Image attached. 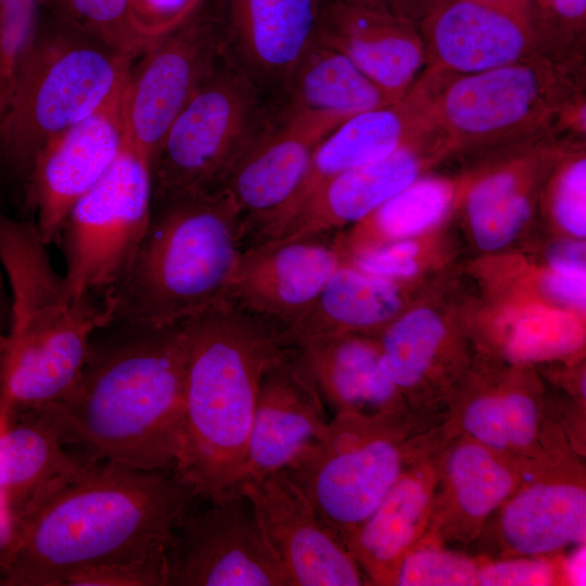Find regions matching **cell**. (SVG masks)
Listing matches in <instances>:
<instances>
[{
    "label": "cell",
    "instance_id": "cell-43",
    "mask_svg": "<svg viewBox=\"0 0 586 586\" xmlns=\"http://www.w3.org/2000/svg\"><path fill=\"white\" fill-rule=\"evenodd\" d=\"M542 291L553 301L579 311L586 305V272L548 270L539 282Z\"/></svg>",
    "mask_w": 586,
    "mask_h": 586
},
{
    "label": "cell",
    "instance_id": "cell-19",
    "mask_svg": "<svg viewBox=\"0 0 586 586\" xmlns=\"http://www.w3.org/2000/svg\"><path fill=\"white\" fill-rule=\"evenodd\" d=\"M450 154L447 138L436 125L388 156L321 183L275 239L326 235L352 226Z\"/></svg>",
    "mask_w": 586,
    "mask_h": 586
},
{
    "label": "cell",
    "instance_id": "cell-7",
    "mask_svg": "<svg viewBox=\"0 0 586 586\" xmlns=\"http://www.w3.org/2000/svg\"><path fill=\"white\" fill-rule=\"evenodd\" d=\"M585 91V54L537 52L467 75H443L435 117L451 154L517 146L553 136L561 106Z\"/></svg>",
    "mask_w": 586,
    "mask_h": 586
},
{
    "label": "cell",
    "instance_id": "cell-42",
    "mask_svg": "<svg viewBox=\"0 0 586 586\" xmlns=\"http://www.w3.org/2000/svg\"><path fill=\"white\" fill-rule=\"evenodd\" d=\"M137 23L151 37L158 38L173 30L207 0H130Z\"/></svg>",
    "mask_w": 586,
    "mask_h": 586
},
{
    "label": "cell",
    "instance_id": "cell-6",
    "mask_svg": "<svg viewBox=\"0 0 586 586\" xmlns=\"http://www.w3.org/2000/svg\"><path fill=\"white\" fill-rule=\"evenodd\" d=\"M133 60L53 20L41 24L0 130V174L21 200L43 148L122 89Z\"/></svg>",
    "mask_w": 586,
    "mask_h": 586
},
{
    "label": "cell",
    "instance_id": "cell-32",
    "mask_svg": "<svg viewBox=\"0 0 586 586\" xmlns=\"http://www.w3.org/2000/svg\"><path fill=\"white\" fill-rule=\"evenodd\" d=\"M446 477L457 509L470 521L485 519L511 496L515 485L512 472L477 442L451 450Z\"/></svg>",
    "mask_w": 586,
    "mask_h": 586
},
{
    "label": "cell",
    "instance_id": "cell-15",
    "mask_svg": "<svg viewBox=\"0 0 586 586\" xmlns=\"http://www.w3.org/2000/svg\"><path fill=\"white\" fill-rule=\"evenodd\" d=\"M418 27L425 68L443 75L477 73L542 52L530 0H436Z\"/></svg>",
    "mask_w": 586,
    "mask_h": 586
},
{
    "label": "cell",
    "instance_id": "cell-26",
    "mask_svg": "<svg viewBox=\"0 0 586 586\" xmlns=\"http://www.w3.org/2000/svg\"><path fill=\"white\" fill-rule=\"evenodd\" d=\"M431 499L429 477L403 471L374 511L347 537L344 546L369 582L388 584L422 531Z\"/></svg>",
    "mask_w": 586,
    "mask_h": 586
},
{
    "label": "cell",
    "instance_id": "cell-11",
    "mask_svg": "<svg viewBox=\"0 0 586 586\" xmlns=\"http://www.w3.org/2000/svg\"><path fill=\"white\" fill-rule=\"evenodd\" d=\"M222 56L211 0L132 62L125 93L130 141L149 164L169 126Z\"/></svg>",
    "mask_w": 586,
    "mask_h": 586
},
{
    "label": "cell",
    "instance_id": "cell-24",
    "mask_svg": "<svg viewBox=\"0 0 586 586\" xmlns=\"http://www.w3.org/2000/svg\"><path fill=\"white\" fill-rule=\"evenodd\" d=\"M293 347L295 362L336 415L400 413L402 393L382 371L372 334L324 335L300 341Z\"/></svg>",
    "mask_w": 586,
    "mask_h": 586
},
{
    "label": "cell",
    "instance_id": "cell-29",
    "mask_svg": "<svg viewBox=\"0 0 586 586\" xmlns=\"http://www.w3.org/2000/svg\"><path fill=\"white\" fill-rule=\"evenodd\" d=\"M64 446L50 422L35 411L0 432V492L16 518L35 497L88 461Z\"/></svg>",
    "mask_w": 586,
    "mask_h": 586
},
{
    "label": "cell",
    "instance_id": "cell-40",
    "mask_svg": "<svg viewBox=\"0 0 586 586\" xmlns=\"http://www.w3.org/2000/svg\"><path fill=\"white\" fill-rule=\"evenodd\" d=\"M167 557L142 559L85 572L71 586H166Z\"/></svg>",
    "mask_w": 586,
    "mask_h": 586
},
{
    "label": "cell",
    "instance_id": "cell-44",
    "mask_svg": "<svg viewBox=\"0 0 586 586\" xmlns=\"http://www.w3.org/2000/svg\"><path fill=\"white\" fill-rule=\"evenodd\" d=\"M419 24L436 0H343Z\"/></svg>",
    "mask_w": 586,
    "mask_h": 586
},
{
    "label": "cell",
    "instance_id": "cell-9",
    "mask_svg": "<svg viewBox=\"0 0 586 586\" xmlns=\"http://www.w3.org/2000/svg\"><path fill=\"white\" fill-rule=\"evenodd\" d=\"M400 413H337L323 440L284 470L343 545L404 471Z\"/></svg>",
    "mask_w": 586,
    "mask_h": 586
},
{
    "label": "cell",
    "instance_id": "cell-30",
    "mask_svg": "<svg viewBox=\"0 0 586 586\" xmlns=\"http://www.w3.org/2000/svg\"><path fill=\"white\" fill-rule=\"evenodd\" d=\"M476 175L460 179L419 177L334 239L343 262L434 227L463 200Z\"/></svg>",
    "mask_w": 586,
    "mask_h": 586
},
{
    "label": "cell",
    "instance_id": "cell-1",
    "mask_svg": "<svg viewBox=\"0 0 586 586\" xmlns=\"http://www.w3.org/2000/svg\"><path fill=\"white\" fill-rule=\"evenodd\" d=\"M193 498L174 470L87 461L18 514L0 586L67 585L98 568L167 557Z\"/></svg>",
    "mask_w": 586,
    "mask_h": 586
},
{
    "label": "cell",
    "instance_id": "cell-34",
    "mask_svg": "<svg viewBox=\"0 0 586 586\" xmlns=\"http://www.w3.org/2000/svg\"><path fill=\"white\" fill-rule=\"evenodd\" d=\"M462 426L491 450L523 449L537 437L539 411L533 398L521 392L483 395L464 409Z\"/></svg>",
    "mask_w": 586,
    "mask_h": 586
},
{
    "label": "cell",
    "instance_id": "cell-3",
    "mask_svg": "<svg viewBox=\"0 0 586 586\" xmlns=\"http://www.w3.org/2000/svg\"><path fill=\"white\" fill-rule=\"evenodd\" d=\"M181 449L174 472L194 497L238 493L263 375L288 354L282 333L227 300L186 320Z\"/></svg>",
    "mask_w": 586,
    "mask_h": 586
},
{
    "label": "cell",
    "instance_id": "cell-13",
    "mask_svg": "<svg viewBox=\"0 0 586 586\" xmlns=\"http://www.w3.org/2000/svg\"><path fill=\"white\" fill-rule=\"evenodd\" d=\"M347 119L332 113L275 112L219 189L240 213L246 246L276 237L316 149Z\"/></svg>",
    "mask_w": 586,
    "mask_h": 586
},
{
    "label": "cell",
    "instance_id": "cell-25",
    "mask_svg": "<svg viewBox=\"0 0 586 586\" xmlns=\"http://www.w3.org/2000/svg\"><path fill=\"white\" fill-rule=\"evenodd\" d=\"M399 284L398 280L371 275L343 262L284 339L293 346L324 335L374 334L403 313L405 298Z\"/></svg>",
    "mask_w": 586,
    "mask_h": 586
},
{
    "label": "cell",
    "instance_id": "cell-35",
    "mask_svg": "<svg viewBox=\"0 0 586 586\" xmlns=\"http://www.w3.org/2000/svg\"><path fill=\"white\" fill-rule=\"evenodd\" d=\"M583 341L584 328L572 313L533 306L515 321L507 352L518 361L543 360L573 353Z\"/></svg>",
    "mask_w": 586,
    "mask_h": 586
},
{
    "label": "cell",
    "instance_id": "cell-22",
    "mask_svg": "<svg viewBox=\"0 0 586 586\" xmlns=\"http://www.w3.org/2000/svg\"><path fill=\"white\" fill-rule=\"evenodd\" d=\"M316 41L346 55L396 101L426 64L417 24L343 0L324 9Z\"/></svg>",
    "mask_w": 586,
    "mask_h": 586
},
{
    "label": "cell",
    "instance_id": "cell-21",
    "mask_svg": "<svg viewBox=\"0 0 586 586\" xmlns=\"http://www.w3.org/2000/svg\"><path fill=\"white\" fill-rule=\"evenodd\" d=\"M293 349L263 375L240 484L290 469L327 433L323 400L295 362Z\"/></svg>",
    "mask_w": 586,
    "mask_h": 586
},
{
    "label": "cell",
    "instance_id": "cell-5",
    "mask_svg": "<svg viewBox=\"0 0 586 586\" xmlns=\"http://www.w3.org/2000/svg\"><path fill=\"white\" fill-rule=\"evenodd\" d=\"M246 247L240 213L222 190L152 202L135 256L104 298L109 320L176 323L227 300Z\"/></svg>",
    "mask_w": 586,
    "mask_h": 586
},
{
    "label": "cell",
    "instance_id": "cell-20",
    "mask_svg": "<svg viewBox=\"0 0 586 586\" xmlns=\"http://www.w3.org/2000/svg\"><path fill=\"white\" fill-rule=\"evenodd\" d=\"M442 77L424 68L402 99L359 113L334 129L316 149L276 237L321 183L352 168L384 158L435 127V97Z\"/></svg>",
    "mask_w": 586,
    "mask_h": 586
},
{
    "label": "cell",
    "instance_id": "cell-38",
    "mask_svg": "<svg viewBox=\"0 0 586 586\" xmlns=\"http://www.w3.org/2000/svg\"><path fill=\"white\" fill-rule=\"evenodd\" d=\"M539 48L563 58L584 53L586 0H530Z\"/></svg>",
    "mask_w": 586,
    "mask_h": 586
},
{
    "label": "cell",
    "instance_id": "cell-12",
    "mask_svg": "<svg viewBox=\"0 0 586 586\" xmlns=\"http://www.w3.org/2000/svg\"><path fill=\"white\" fill-rule=\"evenodd\" d=\"M208 502L179 519L166 586H289L251 501L237 493Z\"/></svg>",
    "mask_w": 586,
    "mask_h": 586
},
{
    "label": "cell",
    "instance_id": "cell-31",
    "mask_svg": "<svg viewBox=\"0 0 586 586\" xmlns=\"http://www.w3.org/2000/svg\"><path fill=\"white\" fill-rule=\"evenodd\" d=\"M380 366L400 393L412 390L432 367L446 336L441 317L426 307L403 311L372 334Z\"/></svg>",
    "mask_w": 586,
    "mask_h": 586
},
{
    "label": "cell",
    "instance_id": "cell-45",
    "mask_svg": "<svg viewBox=\"0 0 586 586\" xmlns=\"http://www.w3.org/2000/svg\"><path fill=\"white\" fill-rule=\"evenodd\" d=\"M551 270L560 272H586L585 243L582 241H561L547 253Z\"/></svg>",
    "mask_w": 586,
    "mask_h": 586
},
{
    "label": "cell",
    "instance_id": "cell-10",
    "mask_svg": "<svg viewBox=\"0 0 586 586\" xmlns=\"http://www.w3.org/2000/svg\"><path fill=\"white\" fill-rule=\"evenodd\" d=\"M151 209L150 164L133 148L127 129L117 158L74 204L56 241L74 297L104 301L128 269Z\"/></svg>",
    "mask_w": 586,
    "mask_h": 586
},
{
    "label": "cell",
    "instance_id": "cell-47",
    "mask_svg": "<svg viewBox=\"0 0 586 586\" xmlns=\"http://www.w3.org/2000/svg\"><path fill=\"white\" fill-rule=\"evenodd\" d=\"M10 316V295L9 290L4 286V282L0 278V341L3 337Z\"/></svg>",
    "mask_w": 586,
    "mask_h": 586
},
{
    "label": "cell",
    "instance_id": "cell-4",
    "mask_svg": "<svg viewBox=\"0 0 586 586\" xmlns=\"http://www.w3.org/2000/svg\"><path fill=\"white\" fill-rule=\"evenodd\" d=\"M33 220L0 211V264L10 295L0 341V426L61 398L77 378L104 301L74 297Z\"/></svg>",
    "mask_w": 586,
    "mask_h": 586
},
{
    "label": "cell",
    "instance_id": "cell-39",
    "mask_svg": "<svg viewBox=\"0 0 586 586\" xmlns=\"http://www.w3.org/2000/svg\"><path fill=\"white\" fill-rule=\"evenodd\" d=\"M421 251L420 244L409 238L361 252L344 262L365 272L402 281L419 272Z\"/></svg>",
    "mask_w": 586,
    "mask_h": 586
},
{
    "label": "cell",
    "instance_id": "cell-16",
    "mask_svg": "<svg viewBox=\"0 0 586 586\" xmlns=\"http://www.w3.org/2000/svg\"><path fill=\"white\" fill-rule=\"evenodd\" d=\"M331 0H211L224 55L269 100L317 39Z\"/></svg>",
    "mask_w": 586,
    "mask_h": 586
},
{
    "label": "cell",
    "instance_id": "cell-28",
    "mask_svg": "<svg viewBox=\"0 0 586 586\" xmlns=\"http://www.w3.org/2000/svg\"><path fill=\"white\" fill-rule=\"evenodd\" d=\"M395 101L346 55L315 41L290 76L275 111L351 118Z\"/></svg>",
    "mask_w": 586,
    "mask_h": 586
},
{
    "label": "cell",
    "instance_id": "cell-46",
    "mask_svg": "<svg viewBox=\"0 0 586 586\" xmlns=\"http://www.w3.org/2000/svg\"><path fill=\"white\" fill-rule=\"evenodd\" d=\"M16 530V517L13 513L5 495L0 492V552L12 543Z\"/></svg>",
    "mask_w": 586,
    "mask_h": 586
},
{
    "label": "cell",
    "instance_id": "cell-36",
    "mask_svg": "<svg viewBox=\"0 0 586 586\" xmlns=\"http://www.w3.org/2000/svg\"><path fill=\"white\" fill-rule=\"evenodd\" d=\"M555 221L576 238L586 234V153L584 141L570 140L552 165L542 189Z\"/></svg>",
    "mask_w": 586,
    "mask_h": 586
},
{
    "label": "cell",
    "instance_id": "cell-41",
    "mask_svg": "<svg viewBox=\"0 0 586 586\" xmlns=\"http://www.w3.org/2000/svg\"><path fill=\"white\" fill-rule=\"evenodd\" d=\"M556 582L553 565L543 558L508 559L479 568L480 586H546Z\"/></svg>",
    "mask_w": 586,
    "mask_h": 586
},
{
    "label": "cell",
    "instance_id": "cell-23",
    "mask_svg": "<svg viewBox=\"0 0 586 586\" xmlns=\"http://www.w3.org/2000/svg\"><path fill=\"white\" fill-rule=\"evenodd\" d=\"M568 140L546 136L513 146L498 164L480 170L463 202L476 244L497 250L530 220L544 182Z\"/></svg>",
    "mask_w": 586,
    "mask_h": 586
},
{
    "label": "cell",
    "instance_id": "cell-17",
    "mask_svg": "<svg viewBox=\"0 0 586 586\" xmlns=\"http://www.w3.org/2000/svg\"><path fill=\"white\" fill-rule=\"evenodd\" d=\"M342 263L334 239L326 235L255 243L240 255L227 301L284 337Z\"/></svg>",
    "mask_w": 586,
    "mask_h": 586
},
{
    "label": "cell",
    "instance_id": "cell-2",
    "mask_svg": "<svg viewBox=\"0 0 586 586\" xmlns=\"http://www.w3.org/2000/svg\"><path fill=\"white\" fill-rule=\"evenodd\" d=\"M187 356L186 321L107 320L92 333L67 392L35 412L88 461L174 470L182 444Z\"/></svg>",
    "mask_w": 586,
    "mask_h": 586
},
{
    "label": "cell",
    "instance_id": "cell-33",
    "mask_svg": "<svg viewBox=\"0 0 586 586\" xmlns=\"http://www.w3.org/2000/svg\"><path fill=\"white\" fill-rule=\"evenodd\" d=\"M52 20L136 59L157 38L137 23L130 0H40Z\"/></svg>",
    "mask_w": 586,
    "mask_h": 586
},
{
    "label": "cell",
    "instance_id": "cell-8",
    "mask_svg": "<svg viewBox=\"0 0 586 586\" xmlns=\"http://www.w3.org/2000/svg\"><path fill=\"white\" fill-rule=\"evenodd\" d=\"M273 114L267 98L222 53L151 161L152 202L219 190Z\"/></svg>",
    "mask_w": 586,
    "mask_h": 586
},
{
    "label": "cell",
    "instance_id": "cell-27",
    "mask_svg": "<svg viewBox=\"0 0 586 586\" xmlns=\"http://www.w3.org/2000/svg\"><path fill=\"white\" fill-rule=\"evenodd\" d=\"M500 528L515 552L537 557L586 538L585 487L572 482H537L506 505Z\"/></svg>",
    "mask_w": 586,
    "mask_h": 586
},
{
    "label": "cell",
    "instance_id": "cell-37",
    "mask_svg": "<svg viewBox=\"0 0 586 586\" xmlns=\"http://www.w3.org/2000/svg\"><path fill=\"white\" fill-rule=\"evenodd\" d=\"M479 565L470 558L434 547L411 548L399 560L388 584L399 586H472Z\"/></svg>",
    "mask_w": 586,
    "mask_h": 586
},
{
    "label": "cell",
    "instance_id": "cell-18",
    "mask_svg": "<svg viewBox=\"0 0 586 586\" xmlns=\"http://www.w3.org/2000/svg\"><path fill=\"white\" fill-rule=\"evenodd\" d=\"M252 504L289 586H357L365 575L345 546L319 521L284 471L239 485Z\"/></svg>",
    "mask_w": 586,
    "mask_h": 586
},
{
    "label": "cell",
    "instance_id": "cell-14",
    "mask_svg": "<svg viewBox=\"0 0 586 586\" xmlns=\"http://www.w3.org/2000/svg\"><path fill=\"white\" fill-rule=\"evenodd\" d=\"M126 85L94 113L51 140L35 161L22 205L48 244L58 241L74 204L107 173L124 145Z\"/></svg>",
    "mask_w": 586,
    "mask_h": 586
}]
</instances>
